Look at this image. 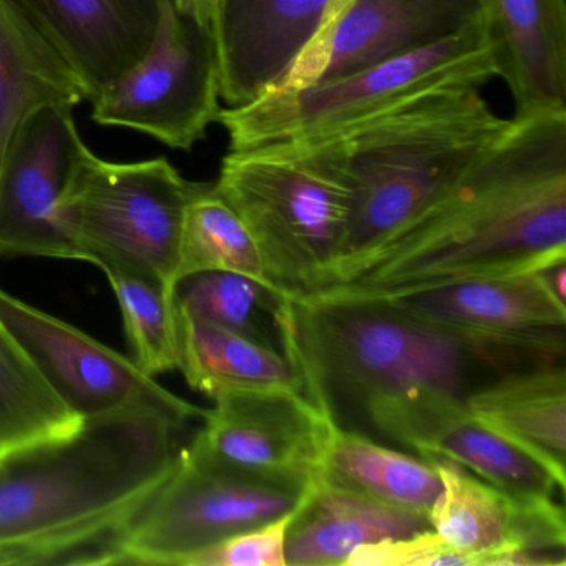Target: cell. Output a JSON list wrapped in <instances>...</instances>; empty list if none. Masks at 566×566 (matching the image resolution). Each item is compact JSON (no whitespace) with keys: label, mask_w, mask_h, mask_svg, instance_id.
<instances>
[{"label":"cell","mask_w":566,"mask_h":566,"mask_svg":"<svg viewBox=\"0 0 566 566\" xmlns=\"http://www.w3.org/2000/svg\"><path fill=\"white\" fill-rule=\"evenodd\" d=\"M177 306L271 349H280L277 311L281 296L237 273L207 271L180 277L174 286Z\"/></svg>","instance_id":"83f0119b"},{"label":"cell","mask_w":566,"mask_h":566,"mask_svg":"<svg viewBox=\"0 0 566 566\" xmlns=\"http://www.w3.org/2000/svg\"><path fill=\"white\" fill-rule=\"evenodd\" d=\"M512 125L480 88H450L334 137L294 142L329 145L349 181V230L331 287L353 280L380 248L439 203Z\"/></svg>","instance_id":"3957f363"},{"label":"cell","mask_w":566,"mask_h":566,"mask_svg":"<svg viewBox=\"0 0 566 566\" xmlns=\"http://www.w3.org/2000/svg\"><path fill=\"white\" fill-rule=\"evenodd\" d=\"M465 402L479 422L545 467L565 490V364L500 374Z\"/></svg>","instance_id":"ffe728a7"},{"label":"cell","mask_w":566,"mask_h":566,"mask_svg":"<svg viewBox=\"0 0 566 566\" xmlns=\"http://www.w3.org/2000/svg\"><path fill=\"white\" fill-rule=\"evenodd\" d=\"M82 423L52 392L0 321V455L39 440L67 436Z\"/></svg>","instance_id":"d4e9b609"},{"label":"cell","mask_w":566,"mask_h":566,"mask_svg":"<svg viewBox=\"0 0 566 566\" xmlns=\"http://www.w3.org/2000/svg\"><path fill=\"white\" fill-rule=\"evenodd\" d=\"M515 120L566 112L565 0H479Z\"/></svg>","instance_id":"ac0fdd59"},{"label":"cell","mask_w":566,"mask_h":566,"mask_svg":"<svg viewBox=\"0 0 566 566\" xmlns=\"http://www.w3.org/2000/svg\"><path fill=\"white\" fill-rule=\"evenodd\" d=\"M211 6H213V0H200V6H198V21L208 28H210Z\"/></svg>","instance_id":"1f68e13d"},{"label":"cell","mask_w":566,"mask_h":566,"mask_svg":"<svg viewBox=\"0 0 566 566\" xmlns=\"http://www.w3.org/2000/svg\"><path fill=\"white\" fill-rule=\"evenodd\" d=\"M480 19L479 0H333L323 28L271 92L363 71L437 44Z\"/></svg>","instance_id":"5bb4252c"},{"label":"cell","mask_w":566,"mask_h":566,"mask_svg":"<svg viewBox=\"0 0 566 566\" xmlns=\"http://www.w3.org/2000/svg\"><path fill=\"white\" fill-rule=\"evenodd\" d=\"M124 317L130 359L148 376L180 367V321L174 287L122 266L102 268Z\"/></svg>","instance_id":"484cf974"},{"label":"cell","mask_w":566,"mask_h":566,"mask_svg":"<svg viewBox=\"0 0 566 566\" xmlns=\"http://www.w3.org/2000/svg\"><path fill=\"white\" fill-rule=\"evenodd\" d=\"M321 480L427 516L442 490L439 472L430 460L380 446L337 422L331 426Z\"/></svg>","instance_id":"603a6c76"},{"label":"cell","mask_w":566,"mask_h":566,"mask_svg":"<svg viewBox=\"0 0 566 566\" xmlns=\"http://www.w3.org/2000/svg\"><path fill=\"white\" fill-rule=\"evenodd\" d=\"M333 422L300 389L237 390L205 410L188 447L241 475L307 492L323 475Z\"/></svg>","instance_id":"7c38bea8"},{"label":"cell","mask_w":566,"mask_h":566,"mask_svg":"<svg viewBox=\"0 0 566 566\" xmlns=\"http://www.w3.org/2000/svg\"><path fill=\"white\" fill-rule=\"evenodd\" d=\"M495 77L492 45L480 19L437 44L363 71L221 108L217 124L227 130L230 150L317 142L426 95L482 88Z\"/></svg>","instance_id":"8992f818"},{"label":"cell","mask_w":566,"mask_h":566,"mask_svg":"<svg viewBox=\"0 0 566 566\" xmlns=\"http://www.w3.org/2000/svg\"><path fill=\"white\" fill-rule=\"evenodd\" d=\"M294 512L197 549L178 566H286L287 526Z\"/></svg>","instance_id":"f1b7e54d"},{"label":"cell","mask_w":566,"mask_h":566,"mask_svg":"<svg viewBox=\"0 0 566 566\" xmlns=\"http://www.w3.org/2000/svg\"><path fill=\"white\" fill-rule=\"evenodd\" d=\"M0 321L52 392L82 420L160 417L178 429L205 409L175 396L130 357L0 287Z\"/></svg>","instance_id":"8fae6325"},{"label":"cell","mask_w":566,"mask_h":566,"mask_svg":"<svg viewBox=\"0 0 566 566\" xmlns=\"http://www.w3.org/2000/svg\"><path fill=\"white\" fill-rule=\"evenodd\" d=\"M220 71L210 28L161 0L147 52L95 95L92 118L190 151L220 117Z\"/></svg>","instance_id":"ba28073f"},{"label":"cell","mask_w":566,"mask_h":566,"mask_svg":"<svg viewBox=\"0 0 566 566\" xmlns=\"http://www.w3.org/2000/svg\"><path fill=\"white\" fill-rule=\"evenodd\" d=\"M205 184L167 158L117 164L85 147L57 207V223L97 268L140 271L174 287L188 205Z\"/></svg>","instance_id":"52a82bcc"},{"label":"cell","mask_w":566,"mask_h":566,"mask_svg":"<svg viewBox=\"0 0 566 566\" xmlns=\"http://www.w3.org/2000/svg\"><path fill=\"white\" fill-rule=\"evenodd\" d=\"M432 530L429 516L319 480L287 526L286 566L346 565L354 549Z\"/></svg>","instance_id":"44dd1931"},{"label":"cell","mask_w":566,"mask_h":566,"mask_svg":"<svg viewBox=\"0 0 566 566\" xmlns=\"http://www.w3.org/2000/svg\"><path fill=\"white\" fill-rule=\"evenodd\" d=\"M465 399L447 390L420 389L373 403L364 416L387 439L427 460L459 463L499 489L548 496L563 492L545 467L479 422Z\"/></svg>","instance_id":"2e32d148"},{"label":"cell","mask_w":566,"mask_h":566,"mask_svg":"<svg viewBox=\"0 0 566 566\" xmlns=\"http://www.w3.org/2000/svg\"><path fill=\"white\" fill-rule=\"evenodd\" d=\"M207 271L243 274L280 293L268 277L250 231L213 184H205L185 213L178 280Z\"/></svg>","instance_id":"4316f807"},{"label":"cell","mask_w":566,"mask_h":566,"mask_svg":"<svg viewBox=\"0 0 566 566\" xmlns=\"http://www.w3.org/2000/svg\"><path fill=\"white\" fill-rule=\"evenodd\" d=\"M442 490L429 510L433 532L480 566H563L565 509L548 495L509 492L459 463L433 459Z\"/></svg>","instance_id":"4fadbf2b"},{"label":"cell","mask_w":566,"mask_h":566,"mask_svg":"<svg viewBox=\"0 0 566 566\" xmlns=\"http://www.w3.org/2000/svg\"><path fill=\"white\" fill-rule=\"evenodd\" d=\"M213 185L250 231L284 297H313L333 286L353 195L329 145L230 150Z\"/></svg>","instance_id":"5b68a950"},{"label":"cell","mask_w":566,"mask_h":566,"mask_svg":"<svg viewBox=\"0 0 566 566\" xmlns=\"http://www.w3.org/2000/svg\"><path fill=\"white\" fill-rule=\"evenodd\" d=\"M306 493L241 475L185 447L125 533L118 565L178 566L197 549L294 512Z\"/></svg>","instance_id":"9c48e42d"},{"label":"cell","mask_w":566,"mask_h":566,"mask_svg":"<svg viewBox=\"0 0 566 566\" xmlns=\"http://www.w3.org/2000/svg\"><path fill=\"white\" fill-rule=\"evenodd\" d=\"M178 307V306H177ZM180 370L188 386L210 399L237 390L300 389L293 367L271 349L178 307Z\"/></svg>","instance_id":"cb8c5ba5"},{"label":"cell","mask_w":566,"mask_h":566,"mask_svg":"<svg viewBox=\"0 0 566 566\" xmlns=\"http://www.w3.org/2000/svg\"><path fill=\"white\" fill-rule=\"evenodd\" d=\"M277 333L301 392L334 422L420 389L467 397L482 370L495 373L462 340L382 300L284 297Z\"/></svg>","instance_id":"277c9868"},{"label":"cell","mask_w":566,"mask_h":566,"mask_svg":"<svg viewBox=\"0 0 566 566\" xmlns=\"http://www.w3.org/2000/svg\"><path fill=\"white\" fill-rule=\"evenodd\" d=\"M160 417L87 420L0 455V566L118 565L132 522L177 462Z\"/></svg>","instance_id":"7a4b0ae2"},{"label":"cell","mask_w":566,"mask_h":566,"mask_svg":"<svg viewBox=\"0 0 566 566\" xmlns=\"http://www.w3.org/2000/svg\"><path fill=\"white\" fill-rule=\"evenodd\" d=\"M333 0H213L220 97L243 107L273 91L326 21Z\"/></svg>","instance_id":"e0dca14e"},{"label":"cell","mask_w":566,"mask_h":566,"mask_svg":"<svg viewBox=\"0 0 566 566\" xmlns=\"http://www.w3.org/2000/svg\"><path fill=\"white\" fill-rule=\"evenodd\" d=\"M95 95L130 69L155 35L161 0H14Z\"/></svg>","instance_id":"d6986e66"},{"label":"cell","mask_w":566,"mask_h":566,"mask_svg":"<svg viewBox=\"0 0 566 566\" xmlns=\"http://www.w3.org/2000/svg\"><path fill=\"white\" fill-rule=\"evenodd\" d=\"M512 120L439 203L317 296L390 300L566 263V112Z\"/></svg>","instance_id":"6da1fadb"},{"label":"cell","mask_w":566,"mask_h":566,"mask_svg":"<svg viewBox=\"0 0 566 566\" xmlns=\"http://www.w3.org/2000/svg\"><path fill=\"white\" fill-rule=\"evenodd\" d=\"M87 147L72 107L29 115L0 160V258L81 261L57 223V207Z\"/></svg>","instance_id":"9a60e30c"},{"label":"cell","mask_w":566,"mask_h":566,"mask_svg":"<svg viewBox=\"0 0 566 566\" xmlns=\"http://www.w3.org/2000/svg\"><path fill=\"white\" fill-rule=\"evenodd\" d=\"M175 4L185 14L195 15L198 19V6H200V0H175Z\"/></svg>","instance_id":"4dcf8cb0"},{"label":"cell","mask_w":566,"mask_h":566,"mask_svg":"<svg viewBox=\"0 0 566 566\" xmlns=\"http://www.w3.org/2000/svg\"><path fill=\"white\" fill-rule=\"evenodd\" d=\"M92 102L91 88L14 0H0V160L39 108Z\"/></svg>","instance_id":"7402d4cb"},{"label":"cell","mask_w":566,"mask_h":566,"mask_svg":"<svg viewBox=\"0 0 566 566\" xmlns=\"http://www.w3.org/2000/svg\"><path fill=\"white\" fill-rule=\"evenodd\" d=\"M450 334L496 374L565 364V301L545 271L482 277L382 300Z\"/></svg>","instance_id":"30bf717a"},{"label":"cell","mask_w":566,"mask_h":566,"mask_svg":"<svg viewBox=\"0 0 566 566\" xmlns=\"http://www.w3.org/2000/svg\"><path fill=\"white\" fill-rule=\"evenodd\" d=\"M480 566L479 558L447 545L433 530L367 543L350 553L344 566Z\"/></svg>","instance_id":"f546056e"}]
</instances>
